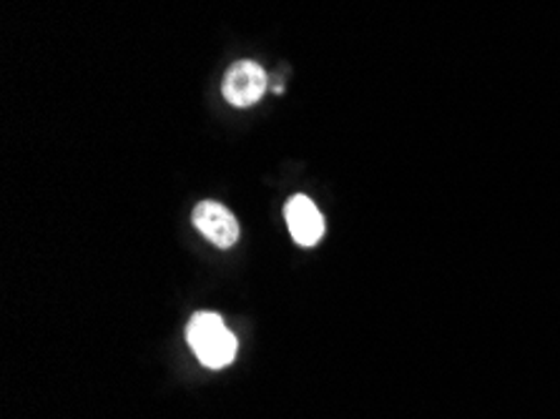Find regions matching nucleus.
Masks as SVG:
<instances>
[{
    "instance_id": "f257e3e1",
    "label": "nucleus",
    "mask_w": 560,
    "mask_h": 419,
    "mask_svg": "<svg viewBox=\"0 0 560 419\" xmlns=\"http://www.w3.org/2000/svg\"><path fill=\"white\" fill-rule=\"evenodd\" d=\"M186 339L199 362L209 370H222L236 357V337L224 327L222 316L214 312H199L186 327Z\"/></svg>"
},
{
    "instance_id": "f03ea898",
    "label": "nucleus",
    "mask_w": 560,
    "mask_h": 419,
    "mask_svg": "<svg viewBox=\"0 0 560 419\" xmlns=\"http://www.w3.org/2000/svg\"><path fill=\"white\" fill-rule=\"evenodd\" d=\"M267 91V73L265 68L254 61H240L229 68L224 75L222 93L229 104L236 108H249L265 96Z\"/></svg>"
},
{
    "instance_id": "7ed1b4c3",
    "label": "nucleus",
    "mask_w": 560,
    "mask_h": 419,
    "mask_svg": "<svg viewBox=\"0 0 560 419\" xmlns=\"http://www.w3.org/2000/svg\"><path fill=\"white\" fill-rule=\"evenodd\" d=\"M194 226L209 238L219 249H232L240 242V221L232 211L217 201H201L194 209Z\"/></svg>"
},
{
    "instance_id": "20e7f679",
    "label": "nucleus",
    "mask_w": 560,
    "mask_h": 419,
    "mask_svg": "<svg viewBox=\"0 0 560 419\" xmlns=\"http://www.w3.org/2000/svg\"><path fill=\"white\" fill-rule=\"evenodd\" d=\"M284 219L296 244L314 246L325 236V219H322V213L307 196H292L284 207Z\"/></svg>"
}]
</instances>
